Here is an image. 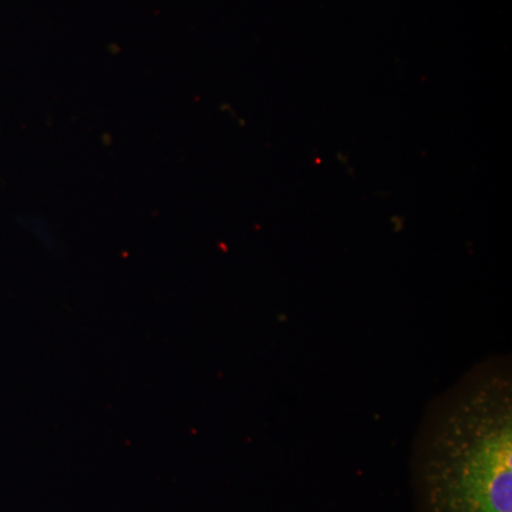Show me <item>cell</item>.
<instances>
[{"label": "cell", "mask_w": 512, "mask_h": 512, "mask_svg": "<svg viewBox=\"0 0 512 512\" xmlns=\"http://www.w3.org/2000/svg\"><path fill=\"white\" fill-rule=\"evenodd\" d=\"M417 512H512L510 356H491L433 400L412 453Z\"/></svg>", "instance_id": "cell-1"}]
</instances>
